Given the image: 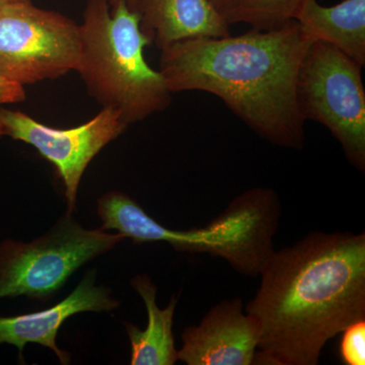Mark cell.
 Segmentation results:
<instances>
[{"instance_id":"8992f818","label":"cell","mask_w":365,"mask_h":365,"mask_svg":"<svg viewBox=\"0 0 365 365\" xmlns=\"http://www.w3.org/2000/svg\"><path fill=\"white\" fill-rule=\"evenodd\" d=\"M125 240L105 230H86L71 213L47 234L30 242L0 244V299H47L86 262L107 253Z\"/></svg>"},{"instance_id":"4fadbf2b","label":"cell","mask_w":365,"mask_h":365,"mask_svg":"<svg viewBox=\"0 0 365 365\" xmlns=\"http://www.w3.org/2000/svg\"><path fill=\"white\" fill-rule=\"evenodd\" d=\"M131 285L140 295L148 311V323L141 331L132 324H125L131 344L132 365H173L178 360L173 334L178 299L173 297L169 306L160 309L157 304L158 288L148 275H138Z\"/></svg>"},{"instance_id":"8fae6325","label":"cell","mask_w":365,"mask_h":365,"mask_svg":"<svg viewBox=\"0 0 365 365\" xmlns=\"http://www.w3.org/2000/svg\"><path fill=\"white\" fill-rule=\"evenodd\" d=\"M141 31L160 50L180 41L222 38L230 24L210 0H139Z\"/></svg>"},{"instance_id":"ac0fdd59","label":"cell","mask_w":365,"mask_h":365,"mask_svg":"<svg viewBox=\"0 0 365 365\" xmlns=\"http://www.w3.org/2000/svg\"><path fill=\"white\" fill-rule=\"evenodd\" d=\"M32 1V0H0V6L4 4H14V2Z\"/></svg>"},{"instance_id":"277c9868","label":"cell","mask_w":365,"mask_h":365,"mask_svg":"<svg viewBox=\"0 0 365 365\" xmlns=\"http://www.w3.org/2000/svg\"><path fill=\"white\" fill-rule=\"evenodd\" d=\"M79 31L76 71L98 104L116 111L127 126L169 107L172 93L146 62L144 48L151 42L135 11L125 4L88 0Z\"/></svg>"},{"instance_id":"e0dca14e","label":"cell","mask_w":365,"mask_h":365,"mask_svg":"<svg viewBox=\"0 0 365 365\" xmlns=\"http://www.w3.org/2000/svg\"><path fill=\"white\" fill-rule=\"evenodd\" d=\"M139 0H109L110 6H115L118 4H125L131 11H135Z\"/></svg>"},{"instance_id":"9c48e42d","label":"cell","mask_w":365,"mask_h":365,"mask_svg":"<svg viewBox=\"0 0 365 365\" xmlns=\"http://www.w3.org/2000/svg\"><path fill=\"white\" fill-rule=\"evenodd\" d=\"M259 339L258 323L244 312L241 297L222 300L199 325L185 329L178 359L188 365H251Z\"/></svg>"},{"instance_id":"5bb4252c","label":"cell","mask_w":365,"mask_h":365,"mask_svg":"<svg viewBox=\"0 0 365 365\" xmlns=\"http://www.w3.org/2000/svg\"><path fill=\"white\" fill-rule=\"evenodd\" d=\"M304 0H225L223 18L230 25L248 24L256 30H270L295 20Z\"/></svg>"},{"instance_id":"9a60e30c","label":"cell","mask_w":365,"mask_h":365,"mask_svg":"<svg viewBox=\"0 0 365 365\" xmlns=\"http://www.w3.org/2000/svg\"><path fill=\"white\" fill-rule=\"evenodd\" d=\"M340 340V359L346 365L365 364V319L346 327Z\"/></svg>"},{"instance_id":"6da1fadb","label":"cell","mask_w":365,"mask_h":365,"mask_svg":"<svg viewBox=\"0 0 365 365\" xmlns=\"http://www.w3.org/2000/svg\"><path fill=\"white\" fill-rule=\"evenodd\" d=\"M246 306L259 325L254 364L316 365L329 340L365 319V232H309L269 255Z\"/></svg>"},{"instance_id":"7c38bea8","label":"cell","mask_w":365,"mask_h":365,"mask_svg":"<svg viewBox=\"0 0 365 365\" xmlns=\"http://www.w3.org/2000/svg\"><path fill=\"white\" fill-rule=\"evenodd\" d=\"M295 21L312 40L332 45L364 66L365 0H343L329 7L304 0Z\"/></svg>"},{"instance_id":"30bf717a","label":"cell","mask_w":365,"mask_h":365,"mask_svg":"<svg viewBox=\"0 0 365 365\" xmlns=\"http://www.w3.org/2000/svg\"><path fill=\"white\" fill-rule=\"evenodd\" d=\"M95 277V272L86 274L78 287L54 307L37 313L0 318V344L16 346L21 355L28 343H37L51 349L61 364H69L68 353L56 344L57 333L62 324L73 314L103 313L119 306L109 289L96 285Z\"/></svg>"},{"instance_id":"3957f363","label":"cell","mask_w":365,"mask_h":365,"mask_svg":"<svg viewBox=\"0 0 365 365\" xmlns=\"http://www.w3.org/2000/svg\"><path fill=\"white\" fill-rule=\"evenodd\" d=\"M103 230H115L125 239L168 242L184 253L207 254L227 262L237 272L259 276L272 253L273 237L281 212L280 199L272 189L254 188L235 197L205 227L170 230L151 218L126 194L109 192L98 199Z\"/></svg>"},{"instance_id":"2e32d148","label":"cell","mask_w":365,"mask_h":365,"mask_svg":"<svg viewBox=\"0 0 365 365\" xmlns=\"http://www.w3.org/2000/svg\"><path fill=\"white\" fill-rule=\"evenodd\" d=\"M26 100L23 86L0 76V108L4 105L16 104Z\"/></svg>"},{"instance_id":"d6986e66","label":"cell","mask_w":365,"mask_h":365,"mask_svg":"<svg viewBox=\"0 0 365 365\" xmlns=\"http://www.w3.org/2000/svg\"><path fill=\"white\" fill-rule=\"evenodd\" d=\"M210 1L215 4L218 11H222L223 4H225V0H210Z\"/></svg>"},{"instance_id":"5b68a950","label":"cell","mask_w":365,"mask_h":365,"mask_svg":"<svg viewBox=\"0 0 365 365\" xmlns=\"http://www.w3.org/2000/svg\"><path fill=\"white\" fill-rule=\"evenodd\" d=\"M359 62L332 45L314 41L297 73L300 116L324 125L346 158L365 172V91Z\"/></svg>"},{"instance_id":"7a4b0ae2","label":"cell","mask_w":365,"mask_h":365,"mask_svg":"<svg viewBox=\"0 0 365 365\" xmlns=\"http://www.w3.org/2000/svg\"><path fill=\"white\" fill-rule=\"evenodd\" d=\"M314 41L294 20L240 36L180 41L160 50L170 93H212L261 138L300 150L304 120L297 107V73Z\"/></svg>"},{"instance_id":"ba28073f","label":"cell","mask_w":365,"mask_h":365,"mask_svg":"<svg viewBox=\"0 0 365 365\" xmlns=\"http://www.w3.org/2000/svg\"><path fill=\"white\" fill-rule=\"evenodd\" d=\"M127 127L120 115L108 108L71 129L49 127L25 113L0 108V136L30 144L53 163L63 182L68 213L76 210L78 187L86 168Z\"/></svg>"},{"instance_id":"52a82bcc","label":"cell","mask_w":365,"mask_h":365,"mask_svg":"<svg viewBox=\"0 0 365 365\" xmlns=\"http://www.w3.org/2000/svg\"><path fill=\"white\" fill-rule=\"evenodd\" d=\"M79 25L32 1L0 6V76L21 86L76 71Z\"/></svg>"}]
</instances>
